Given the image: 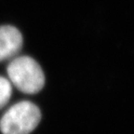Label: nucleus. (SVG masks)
<instances>
[{"label":"nucleus","mask_w":134,"mask_h":134,"mask_svg":"<svg viewBox=\"0 0 134 134\" xmlns=\"http://www.w3.org/2000/svg\"><path fill=\"white\" fill-rule=\"evenodd\" d=\"M21 32L11 25L0 26V62L16 56L23 48Z\"/></svg>","instance_id":"obj_3"},{"label":"nucleus","mask_w":134,"mask_h":134,"mask_svg":"<svg viewBox=\"0 0 134 134\" xmlns=\"http://www.w3.org/2000/svg\"><path fill=\"white\" fill-rule=\"evenodd\" d=\"M7 72L9 82L25 94H36L45 85L44 72L37 62L29 56L14 58Z\"/></svg>","instance_id":"obj_1"},{"label":"nucleus","mask_w":134,"mask_h":134,"mask_svg":"<svg viewBox=\"0 0 134 134\" xmlns=\"http://www.w3.org/2000/svg\"><path fill=\"white\" fill-rule=\"evenodd\" d=\"M41 120L40 109L35 103L23 100L12 105L0 119L3 134H30Z\"/></svg>","instance_id":"obj_2"},{"label":"nucleus","mask_w":134,"mask_h":134,"mask_svg":"<svg viewBox=\"0 0 134 134\" xmlns=\"http://www.w3.org/2000/svg\"><path fill=\"white\" fill-rule=\"evenodd\" d=\"M12 94V87L7 78L0 76V109L3 108L10 99Z\"/></svg>","instance_id":"obj_4"}]
</instances>
